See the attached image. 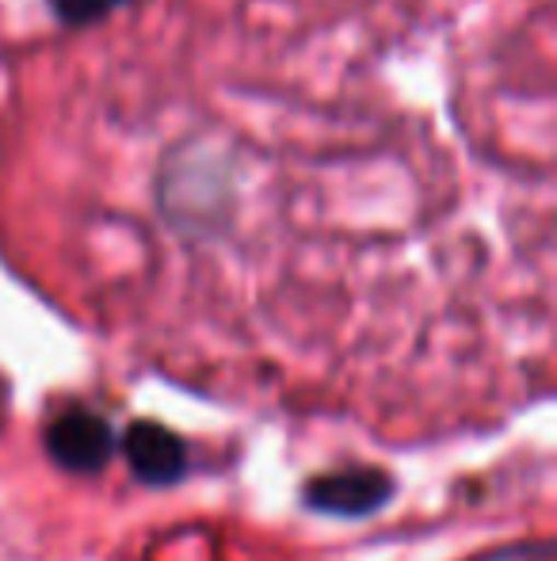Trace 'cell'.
Here are the masks:
<instances>
[{"mask_svg":"<svg viewBox=\"0 0 557 561\" xmlns=\"http://www.w3.org/2000/svg\"><path fill=\"white\" fill-rule=\"evenodd\" d=\"M397 493V481L386 470L374 466H348V470H333L313 478L302 489V504L321 516H344V519H363L386 508Z\"/></svg>","mask_w":557,"mask_h":561,"instance_id":"obj_1","label":"cell"},{"mask_svg":"<svg viewBox=\"0 0 557 561\" xmlns=\"http://www.w3.org/2000/svg\"><path fill=\"white\" fill-rule=\"evenodd\" d=\"M130 4V0H50L54 15L69 27H84V23H96L104 15H112L115 8Z\"/></svg>","mask_w":557,"mask_h":561,"instance_id":"obj_4","label":"cell"},{"mask_svg":"<svg viewBox=\"0 0 557 561\" xmlns=\"http://www.w3.org/2000/svg\"><path fill=\"white\" fill-rule=\"evenodd\" d=\"M123 455L130 470L146 485H176L187 473V450L176 432H169L156 421H135L123 432Z\"/></svg>","mask_w":557,"mask_h":561,"instance_id":"obj_3","label":"cell"},{"mask_svg":"<svg viewBox=\"0 0 557 561\" xmlns=\"http://www.w3.org/2000/svg\"><path fill=\"white\" fill-rule=\"evenodd\" d=\"M115 432L107 424V416H100L96 409L69 405L66 413H58L46 428V455L69 473H100L115 455Z\"/></svg>","mask_w":557,"mask_h":561,"instance_id":"obj_2","label":"cell"}]
</instances>
